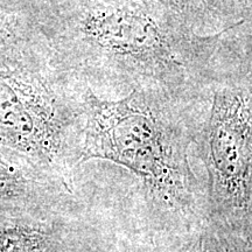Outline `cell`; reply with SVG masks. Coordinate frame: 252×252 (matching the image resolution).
I'll use <instances>...</instances> for the list:
<instances>
[{
	"label": "cell",
	"instance_id": "obj_1",
	"mask_svg": "<svg viewBox=\"0 0 252 252\" xmlns=\"http://www.w3.org/2000/svg\"><path fill=\"white\" fill-rule=\"evenodd\" d=\"M225 30L201 33L161 0H71L43 26L50 61L74 78L188 102L216 82Z\"/></svg>",
	"mask_w": 252,
	"mask_h": 252
},
{
	"label": "cell",
	"instance_id": "obj_2",
	"mask_svg": "<svg viewBox=\"0 0 252 252\" xmlns=\"http://www.w3.org/2000/svg\"><path fill=\"white\" fill-rule=\"evenodd\" d=\"M80 100L84 125L78 161L100 159L125 167L161 208L193 215L197 181L188 151L195 139L181 117V105L188 100L151 89L103 99L87 84Z\"/></svg>",
	"mask_w": 252,
	"mask_h": 252
},
{
	"label": "cell",
	"instance_id": "obj_3",
	"mask_svg": "<svg viewBox=\"0 0 252 252\" xmlns=\"http://www.w3.org/2000/svg\"><path fill=\"white\" fill-rule=\"evenodd\" d=\"M198 137L208 173V223L252 236V77H223Z\"/></svg>",
	"mask_w": 252,
	"mask_h": 252
},
{
	"label": "cell",
	"instance_id": "obj_4",
	"mask_svg": "<svg viewBox=\"0 0 252 252\" xmlns=\"http://www.w3.org/2000/svg\"><path fill=\"white\" fill-rule=\"evenodd\" d=\"M71 76L50 58L24 65H0V144L49 165L62 153L63 132L81 108Z\"/></svg>",
	"mask_w": 252,
	"mask_h": 252
},
{
	"label": "cell",
	"instance_id": "obj_5",
	"mask_svg": "<svg viewBox=\"0 0 252 252\" xmlns=\"http://www.w3.org/2000/svg\"><path fill=\"white\" fill-rule=\"evenodd\" d=\"M48 54L42 24L13 0H0V65L28 64Z\"/></svg>",
	"mask_w": 252,
	"mask_h": 252
},
{
	"label": "cell",
	"instance_id": "obj_6",
	"mask_svg": "<svg viewBox=\"0 0 252 252\" xmlns=\"http://www.w3.org/2000/svg\"><path fill=\"white\" fill-rule=\"evenodd\" d=\"M217 80L223 77H252V32L239 26L228 27L216 53Z\"/></svg>",
	"mask_w": 252,
	"mask_h": 252
},
{
	"label": "cell",
	"instance_id": "obj_7",
	"mask_svg": "<svg viewBox=\"0 0 252 252\" xmlns=\"http://www.w3.org/2000/svg\"><path fill=\"white\" fill-rule=\"evenodd\" d=\"M167 5L178 9L180 13L204 34L216 33L217 28H228L220 18L212 0H161Z\"/></svg>",
	"mask_w": 252,
	"mask_h": 252
},
{
	"label": "cell",
	"instance_id": "obj_8",
	"mask_svg": "<svg viewBox=\"0 0 252 252\" xmlns=\"http://www.w3.org/2000/svg\"><path fill=\"white\" fill-rule=\"evenodd\" d=\"M49 235L34 226L15 225L0 229V252H43Z\"/></svg>",
	"mask_w": 252,
	"mask_h": 252
},
{
	"label": "cell",
	"instance_id": "obj_9",
	"mask_svg": "<svg viewBox=\"0 0 252 252\" xmlns=\"http://www.w3.org/2000/svg\"><path fill=\"white\" fill-rule=\"evenodd\" d=\"M203 241L208 252H252L251 235L220 228L212 223H208Z\"/></svg>",
	"mask_w": 252,
	"mask_h": 252
},
{
	"label": "cell",
	"instance_id": "obj_10",
	"mask_svg": "<svg viewBox=\"0 0 252 252\" xmlns=\"http://www.w3.org/2000/svg\"><path fill=\"white\" fill-rule=\"evenodd\" d=\"M26 189L23 172L4 158L0 157V198L21 196Z\"/></svg>",
	"mask_w": 252,
	"mask_h": 252
},
{
	"label": "cell",
	"instance_id": "obj_11",
	"mask_svg": "<svg viewBox=\"0 0 252 252\" xmlns=\"http://www.w3.org/2000/svg\"><path fill=\"white\" fill-rule=\"evenodd\" d=\"M30 12L42 24V26L54 18L71 0H13Z\"/></svg>",
	"mask_w": 252,
	"mask_h": 252
},
{
	"label": "cell",
	"instance_id": "obj_12",
	"mask_svg": "<svg viewBox=\"0 0 252 252\" xmlns=\"http://www.w3.org/2000/svg\"><path fill=\"white\" fill-rule=\"evenodd\" d=\"M235 1L236 0H212L226 27L242 26V24L237 20V15H236Z\"/></svg>",
	"mask_w": 252,
	"mask_h": 252
},
{
	"label": "cell",
	"instance_id": "obj_13",
	"mask_svg": "<svg viewBox=\"0 0 252 252\" xmlns=\"http://www.w3.org/2000/svg\"><path fill=\"white\" fill-rule=\"evenodd\" d=\"M236 15L239 23H242L241 30L252 32V0H236Z\"/></svg>",
	"mask_w": 252,
	"mask_h": 252
},
{
	"label": "cell",
	"instance_id": "obj_14",
	"mask_svg": "<svg viewBox=\"0 0 252 252\" xmlns=\"http://www.w3.org/2000/svg\"><path fill=\"white\" fill-rule=\"evenodd\" d=\"M180 252H204V241L203 235L198 237L193 243L188 244V247Z\"/></svg>",
	"mask_w": 252,
	"mask_h": 252
}]
</instances>
